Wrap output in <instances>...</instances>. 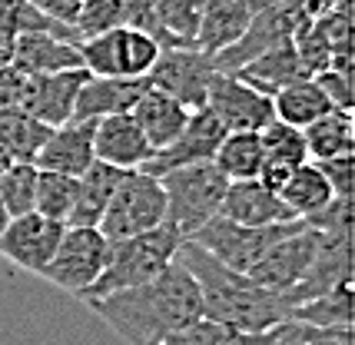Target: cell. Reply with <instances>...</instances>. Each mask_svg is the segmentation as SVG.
I'll list each match as a JSON object with an SVG mask.
<instances>
[{
    "label": "cell",
    "instance_id": "obj_1",
    "mask_svg": "<svg viewBox=\"0 0 355 345\" xmlns=\"http://www.w3.org/2000/svg\"><path fill=\"white\" fill-rule=\"evenodd\" d=\"M93 315H100L126 345H159L170 332L202 319L196 279L173 259L156 279L123 292L87 299Z\"/></svg>",
    "mask_w": 355,
    "mask_h": 345
},
{
    "label": "cell",
    "instance_id": "obj_2",
    "mask_svg": "<svg viewBox=\"0 0 355 345\" xmlns=\"http://www.w3.org/2000/svg\"><path fill=\"white\" fill-rule=\"evenodd\" d=\"M176 259L196 279L202 319L243 332V335H263L272 326L289 319V306L282 302V296L256 285L246 272H236V269L223 266L219 259H213L193 239L180 242Z\"/></svg>",
    "mask_w": 355,
    "mask_h": 345
},
{
    "label": "cell",
    "instance_id": "obj_3",
    "mask_svg": "<svg viewBox=\"0 0 355 345\" xmlns=\"http://www.w3.org/2000/svg\"><path fill=\"white\" fill-rule=\"evenodd\" d=\"M180 242H183V236L176 233L173 226H166V222L150 229V233L110 242L107 266H103V272L96 276V283L80 299L87 302V299L123 292V289H133V285H143V283H150V279H156L176 259Z\"/></svg>",
    "mask_w": 355,
    "mask_h": 345
},
{
    "label": "cell",
    "instance_id": "obj_4",
    "mask_svg": "<svg viewBox=\"0 0 355 345\" xmlns=\"http://www.w3.org/2000/svg\"><path fill=\"white\" fill-rule=\"evenodd\" d=\"M156 179L166 193V226H173L183 239L196 236L213 216H219V206L230 186V179L219 172L213 159L176 166Z\"/></svg>",
    "mask_w": 355,
    "mask_h": 345
},
{
    "label": "cell",
    "instance_id": "obj_5",
    "mask_svg": "<svg viewBox=\"0 0 355 345\" xmlns=\"http://www.w3.org/2000/svg\"><path fill=\"white\" fill-rule=\"evenodd\" d=\"M163 222H166V193L159 186V179L143 170H130L123 176V183L116 186L96 229L110 242H116V239L150 233Z\"/></svg>",
    "mask_w": 355,
    "mask_h": 345
},
{
    "label": "cell",
    "instance_id": "obj_6",
    "mask_svg": "<svg viewBox=\"0 0 355 345\" xmlns=\"http://www.w3.org/2000/svg\"><path fill=\"white\" fill-rule=\"evenodd\" d=\"M107 259L110 239L96 226H67L40 276L50 285H57V289L80 299L96 283V276L103 272Z\"/></svg>",
    "mask_w": 355,
    "mask_h": 345
},
{
    "label": "cell",
    "instance_id": "obj_7",
    "mask_svg": "<svg viewBox=\"0 0 355 345\" xmlns=\"http://www.w3.org/2000/svg\"><path fill=\"white\" fill-rule=\"evenodd\" d=\"M77 50L80 60H83V70L90 77H126V80L146 77L153 60L159 57V47L146 33L123 27V24L80 40Z\"/></svg>",
    "mask_w": 355,
    "mask_h": 345
},
{
    "label": "cell",
    "instance_id": "obj_8",
    "mask_svg": "<svg viewBox=\"0 0 355 345\" xmlns=\"http://www.w3.org/2000/svg\"><path fill=\"white\" fill-rule=\"evenodd\" d=\"M299 226H302V220L276 222V226H243V222H232L226 216H213L189 239L202 246L213 259H219L223 266L236 269V272H249L272 242H279L282 236H289Z\"/></svg>",
    "mask_w": 355,
    "mask_h": 345
},
{
    "label": "cell",
    "instance_id": "obj_9",
    "mask_svg": "<svg viewBox=\"0 0 355 345\" xmlns=\"http://www.w3.org/2000/svg\"><path fill=\"white\" fill-rule=\"evenodd\" d=\"M213 73H216V67L206 53H200L196 47H176L159 50V57L146 73V83L193 113L206 107V90H209Z\"/></svg>",
    "mask_w": 355,
    "mask_h": 345
},
{
    "label": "cell",
    "instance_id": "obj_10",
    "mask_svg": "<svg viewBox=\"0 0 355 345\" xmlns=\"http://www.w3.org/2000/svg\"><path fill=\"white\" fill-rule=\"evenodd\" d=\"M302 20H306V17H302V0L282 3V7L263 10V14H252L249 17V27L243 30V37H239L236 44H230L223 53L209 57V60H213L216 70L232 73V70H239L243 63L256 60L266 50H276V47H282V44H289L295 27H299Z\"/></svg>",
    "mask_w": 355,
    "mask_h": 345
},
{
    "label": "cell",
    "instance_id": "obj_11",
    "mask_svg": "<svg viewBox=\"0 0 355 345\" xmlns=\"http://www.w3.org/2000/svg\"><path fill=\"white\" fill-rule=\"evenodd\" d=\"M206 110L216 116L226 133H259L276 116L269 96H263L259 90H252L243 80H236L232 73H223V70H216L209 80Z\"/></svg>",
    "mask_w": 355,
    "mask_h": 345
},
{
    "label": "cell",
    "instance_id": "obj_12",
    "mask_svg": "<svg viewBox=\"0 0 355 345\" xmlns=\"http://www.w3.org/2000/svg\"><path fill=\"white\" fill-rule=\"evenodd\" d=\"M315 246H319V229H312L309 222L302 220L299 229H293L289 236H282L279 242H272L246 276L256 285L282 296V292H289L302 279V272L309 269L312 256H315Z\"/></svg>",
    "mask_w": 355,
    "mask_h": 345
},
{
    "label": "cell",
    "instance_id": "obj_13",
    "mask_svg": "<svg viewBox=\"0 0 355 345\" xmlns=\"http://www.w3.org/2000/svg\"><path fill=\"white\" fill-rule=\"evenodd\" d=\"M339 285H352V233H319V246L309 269L289 292H282V302L293 309Z\"/></svg>",
    "mask_w": 355,
    "mask_h": 345
},
{
    "label": "cell",
    "instance_id": "obj_14",
    "mask_svg": "<svg viewBox=\"0 0 355 345\" xmlns=\"http://www.w3.org/2000/svg\"><path fill=\"white\" fill-rule=\"evenodd\" d=\"M223 136H226V130L219 126V120L206 110V107H200V110L189 113L186 126L180 130V136H176L170 146L156 150L153 157L143 163V172H150V176H163L166 170H176V166L206 163V159L216 157Z\"/></svg>",
    "mask_w": 355,
    "mask_h": 345
},
{
    "label": "cell",
    "instance_id": "obj_15",
    "mask_svg": "<svg viewBox=\"0 0 355 345\" xmlns=\"http://www.w3.org/2000/svg\"><path fill=\"white\" fill-rule=\"evenodd\" d=\"M63 222L46 220L40 213H27L7 222V229L0 233V256L14 266L27 269V272H44V266L50 263V256L57 249L63 236Z\"/></svg>",
    "mask_w": 355,
    "mask_h": 345
},
{
    "label": "cell",
    "instance_id": "obj_16",
    "mask_svg": "<svg viewBox=\"0 0 355 345\" xmlns=\"http://www.w3.org/2000/svg\"><path fill=\"white\" fill-rule=\"evenodd\" d=\"M90 77L83 67L77 70H60V73H46V77H27L24 96L17 110L31 113L33 120L46 126H60L73 116V103L83 87V80Z\"/></svg>",
    "mask_w": 355,
    "mask_h": 345
},
{
    "label": "cell",
    "instance_id": "obj_17",
    "mask_svg": "<svg viewBox=\"0 0 355 345\" xmlns=\"http://www.w3.org/2000/svg\"><path fill=\"white\" fill-rule=\"evenodd\" d=\"M93 126L96 120H67V123L53 126L40 153L33 157L37 170L63 172V176H80L90 170L93 157Z\"/></svg>",
    "mask_w": 355,
    "mask_h": 345
},
{
    "label": "cell",
    "instance_id": "obj_18",
    "mask_svg": "<svg viewBox=\"0 0 355 345\" xmlns=\"http://www.w3.org/2000/svg\"><path fill=\"white\" fill-rule=\"evenodd\" d=\"M93 157L116 170H143V163L153 157V146L130 113H116L96 120L93 126Z\"/></svg>",
    "mask_w": 355,
    "mask_h": 345
},
{
    "label": "cell",
    "instance_id": "obj_19",
    "mask_svg": "<svg viewBox=\"0 0 355 345\" xmlns=\"http://www.w3.org/2000/svg\"><path fill=\"white\" fill-rule=\"evenodd\" d=\"M219 216L243 226H276V222H293L299 220L289 206L282 203V196L263 186L259 179H232L226 186Z\"/></svg>",
    "mask_w": 355,
    "mask_h": 345
},
{
    "label": "cell",
    "instance_id": "obj_20",
    "mask_svg": "<svg viewBox=\"0 0 355 345\" xmlns=\"http://www.w3.org/2000/svg\"><path fill=\"white\" fill-rule=\"evenodd\" d=\"M10 67L24 77H46V73H60V70H77L83 67V60H80L77 44L44 30H27L17 33Z\"/></svg>",
    "mask_w": 355,
    "mask_h": 345
},
{
    "label": "cell",
    "instance_id": "obj_21",
    "mask_svg": "<svg viewBox=\"0 0 355 345\" xmlns=\"http://www.w3.org/2000/svg\"><path fill=\"white\" fill-rule=\"evenodd\" d=\"M146 87H150L146 77H137V80L87 77L77 94V103H73V116H70V120H103V116L130 113Z\"/></svg>",
    "mask_w": 355,
    "mask_h": 345
},
{
    "label": "cell",
    "instance_id": "obj_22",
    "mask_svg": "<svg viewBox=\"0 0 355 345\" xmlns=\"http://www.w3.org/2000/svg\"><path fill=\"white\" fill-rule=\"evenodd\" d=\"M126 172L130 170H116L110 163L93 159L90 170H83L77 176V196H73V209L67 216V226H100L110 200H113L116 186L123 183Z\"/></svg>",
    "mask_w": 355,
    "mask_h": 345
},
{
    "label": "cell",
    "instance_id": "obj_23",
    "mask_svg": "<svg viewBox=\"0 0 355 345\" xmlns=\"http://www.w3.org/2000/svg\"><path fill=\"white\" fill-rule=\"evenodd\" d=\"M249 17L252 14L243 0H206L193 47L206 57H216L243 37V30L249 27Z\"/></svg>",
    "mask_w": 355,
    "mask_h": 345
},
{
    "label": "cell",
    "instance_id": "obj_24",
    "mask_svg": "<svg viewBox=\"0 0 355 345\" xmlns=\"http://www.w3.org/2000/svg\"><path fill=\"white\" fill-rule=\"evenodd\" d=\"M130 116L137 120L139 133L146 136V143L153 146V153H156V150L170 146V143L180 136V130H183L186 120H189V110L180 107L176 100H170L166 94L146 87V90L139 94V100L133 103Z\"/></svg>",
    "mask_w": 355,
    "mask_h": 345
},
{
    "label": "cell",
    "instance_id": "obj_25",
    "mask_svg": "<svg viewBox=\"0 0 355 345\" xmlns=\"http://www.w3.org/2000/svg\"><path fill=\"white\" fill-rule=\"evenodd\" d=\"M232 77L243 80L246 87H252V90H259L263 96L272 100L282 87H289V83H295V80L309 77V73L302 70L299 53H295L293 40H289V44H282V47H276V50L259 53L256 60L243 63L239 70H232Z\"/></svg>",
    "mask_w": 355,
    "mask_h": 345
},
{
    "label": "cell",
    "instance_id": "obj_26",
    "mask_svg": "<svg viewBox=\"0 0 355 345\" xmlns=\"http://www.w3.org/2000/svg\"><path fill=\"white\" fill-rule=\"evenodd\" d=\"M329 110H336L332 107V100L325 96V90L315 83V77H302L289 83V87H282L276 96H272V113H276V120L289 126H299V130H306L309 123H315L319 116H325Z\"/></svg>",
    "mask_w": 355,
    "mask_h": 345
},
{
    "label": "cell",
    "instance_id": "obj_27",
    "mask_svg": "<svg viewBox=\"0 0 355 345\" xmlns=\"http://www.w3.org/2000/svg\"><path fill=\"white\" fill-rule=\"evenodd\" d=\"M279 196H282V203L293 209L299 220H306L312 213H319L322 206H329L336 200V193L329 186V179H325V172L319 170V163H299L293 172H289V179L282 183L279 189Z\"/></svg>",
    "mask_w": 355,
    "mask_h": 345
},
{
    "label": "cell",
    "instance_id": "obj_28",
    "mask_svg": "<svg viewBox=\"0 0 355 345\" xmlns=\"http://www.w3.org/2000/svg\"><path fill=\"white\" fill-rule=\"evenodd\" d=\"M302 140H306V153H309L312 163L352 153V140H355L352 113L329 110L325 116H319L315 123H309L302 130Z\"/></svg>",
    "mask_w": 355,
    "mask_h": 345
},
{
    "label": "cell",
    "instance_id": "obj_29",
    "mask_svg": "<svg viewBox=\"0 0 355 345\" xmlns=\"http://www.w3.org/2000/svg\"><path fill=\"white\" fill-rule=\"evenodd\" d=\"M53 126L33 120L31 113L17 110H0V146L10 153L14 163H33V157L40 153V146L46 143Z\"/></svg>",
    "mask_w": 355,
    "mask_h": 345
},
{
    "label": "cell",
    "instance_id": "obj_30",
    "mask_svg": "<svg viewBox=\"0 0 355 345\" xmlns=\"http://www.w3.org/2000/svg\"><path fill=\"white\" fill-rule=\"evenodd\" d=\"M263 159H266V153H263L259 133H226L223 143H219L216 157H213V163L232 183V179H256Z\"/></svg>",
    "mask_w": 355,
    "mask_h": 345
},
{
    "label": "cell",
    "instance_id": "obj_31",
    "mask_svg": "<svg viewBox=\"0 0 355 345\" xmlns=\"http://www.w3.org/2000/svg\"><path fill=\"white\" fill-rule=\"evenodd\" d=\"M289 319L319 329H352V285H339L325 296L299 302L289 309Z\"/></svg>",
    "mask_w": 355,
    "mask_h": 345
},
{
    "label": "cell",
    "instance_id": "obj_32",
    "mask_svg": "<svg viewBox=\"0 0 355 345\" xmlns=\"http://www.w3.org/2000/svg\"><path fill=\"white\" fill-rule=\"evenodd\" d=\"M73 196H77V176H63V172H50V170L37 172L33 213L67 226V216L73 209Z\"/></svg>",
    "mask_w": 355,
    "mask_h": 345
},
{
    "label": "cell",
    "instance_id": "obj_33",
    "mask_svg": "<svg viewBox=\"0 0 355 345\" xmlns=\"http://www.w3.org/2000/svg\"><path fill=\"white\" fill-rule=\"evenodd\" d=\"M256 345H352V329H319L286 319L269 332L256 335Z\"/></svg>",
    "mask_w": 355,
    "mask_h": 345
},
{
    "label": "cell",
    "instance_id": "obj_34",
    "mask_svg": "<svg viewBox=\"0 0 355 345\" xmlns=\"http://www.w3.org/2000/svg\"><path fill=\"white\" fill-rule=\"evenodd\" d=\"M37 166L33 163H10L0 172V203L7 216H27L33 213V196H37Z\"/></svg>",
    "mask_w": 355,
    "mask_h": 345
},
{
    "label": "cell",
    "instance_id": "obj_35",
    "mask_svg": "<svg viewBox=\"0 0 355 345\" xmlns=\"http://www.w3.org/2000/svg\"><path fill=\"white\" fill-rule=\"evenodd\" d=\"M259 140H263L266 159H279V163H286V166H299V163L309 159V153H306V140H302V130H299V126L282 123V120H276V116L259 130Z\"/></svg>",
    "mask_w": 355,
    "mask_h": 345
},
{
    "label": "cell",
    "instance_id": "obj_36",
    "mask_svg": "<svg viewBox=\"0 0 355 345\" xmlns=\"http://www.w3.org/2000/svg\"><path fill=\"white\" fill-rule=\"evenodd\" d=\"M153 3H156V17L166 27V33L176 37L186 47H193V37H196L206 0H153Z\"/></svg>",
    "mask_w": 355,
    "mask_h": 345
},
{
    "label": "cell",
    "instance_id": "obj_37",
    "mask_svg": "<svg viewBox=\"0 0 355 345\" xmlns=\"http://www.w3.org/2000/svg\"><path fill=\"white\" fill-rule=\"evenodd\" d=\"M159 345H256V335H243L236 329H226L209 319H196L183 329L170 332Z\"/></svg>",
    "mask_w": 355,
    "mask_h": 345
},
{
    "label": "cell",
    "instance_id": "obj_38",
    "mask_svg": "<svg viewBox=\"0 0 355 345\" xmlns=\"http://www.w3.org/2000/svg\"><path fill=\"white\" fill-rule=\"evenodd\" d=\"M120 24H123V0H80L73 30L80 33V40H87Z\"/></svg>",
    "mask_w": 355,
    "mask_h": 345
},
{
    "label": "cell",
    "instance_id": "obj_39",
    "mask_svg": "<svg viewBox=\"0 0 355 345\" xmlns=\"http://www.w3.org/2000/svg\"><path fill=\"white\" fill-rule=\"evenodd\" d=\"M352 163H355L352 153L319 163V170L325 172V179H329V186H332L336 196H352Z\"/></svg>",
    "mask_w": 355,
    "mask_h": 345
},
{
    "label": "cell",
    "instance_id": "obj_40",
    "mask_svg": "<svg viewBox=\"0 0 355 345\" xmlns=\"http://www.w3.org/2000/svg\"><path fill=\"white\" fill-rule=\"evenodd\" d=\"M315 83L325 90V96L332 100L336 110H349L352 107V80H349V73L322 70V73H315Z\"/></svg>",
    "mask_w": 355,
    "mask_h": 345
},
{
    "label": "cell",
    "instance_id": "obj_41",
    "mask_svg": "<svg viewBox=\"0 0 355 345\" xmlns=\"http://www.w3.org/2000/svg\"><path fill=\"white\" fill-rule=\"evenodd\" d=\"M24 87H27V77H24V73H17L10 63H7V67H0V110L20 107Z\"/></svg>",
    "mask_w": 355,
    "mask_h": 345
},
{
    "label": "cell",
    "instance_id": "obj_42",
    "mask_svg": "<svg viewBox=\"0 0 355 345\" xmlns=\"http://www.w3.org/2000/svg\"><path fill=\"white\" fill-rule=\"evenodd\" d=\"M31 3L37 10H44L46 17H53L60 24H70V27H73L77 10H80V0H31Z\"/></svg>",
    "mask_w": 355,
    "mask_h": 345
},
{
    "label": "cell",
    "instance_id": "obj_43",
    "mask_svg": "<svg viewBox=\"0 0 355 345\" xmlns=\"http://www.w3.org/2000/svg\"><path fill=\"white\" fill-rule=\"evenodd\" d=\"M14 40H17V30L10 24H0V67H7L10 57H14Z\"/></svg>",
    "mask_w": 355,
    "mask_h": 345
},
{
    "label": "cell",
    "instance_id": "obj_44",
    "mask_svg": "<svg viewBox=\"0 0 355 345\" xmlns=\"http://www.w3.org/2000/svg\"><path fill=\"white\" fill-rule=\"evenodd\" d=\"M249 7V14H263V10H272V7H282V3H293V0H243Z\"/></svg>",
    "mask_w": 355,
    "mask_h": 345
},
{
    "label": "cell",
    "instance_id": "obj_45",
    "mask_svg": "<svg viewBox=\"0 0 355 345\" xmlns=\"http://www.w3.org/2000/svg\"><path fill=\"white\" fill-rule=\"evenodd\" d=\"M10 163H14V159H10V153H7V150H3V146H0V172L7 170V166H10Z\"/></svg>",
    "mask_w": 355,
    "mask_h": 345
},
{
    "label": "cell",
    "instance_id": "obj_46",
    "mask_svg": "<svg viewBox=\"0 0 355 345\" xmlns=\"http://www.w3.org/2000/svg\"><path fill=\"white\" fill-rule=\"evenodd\" d=\"M7 222H10V216H7V209H3V203H0V233L7 229Z\"/></svg>",
    "mask_w": 355,
    "mask_h": 345
}]
</instances>
